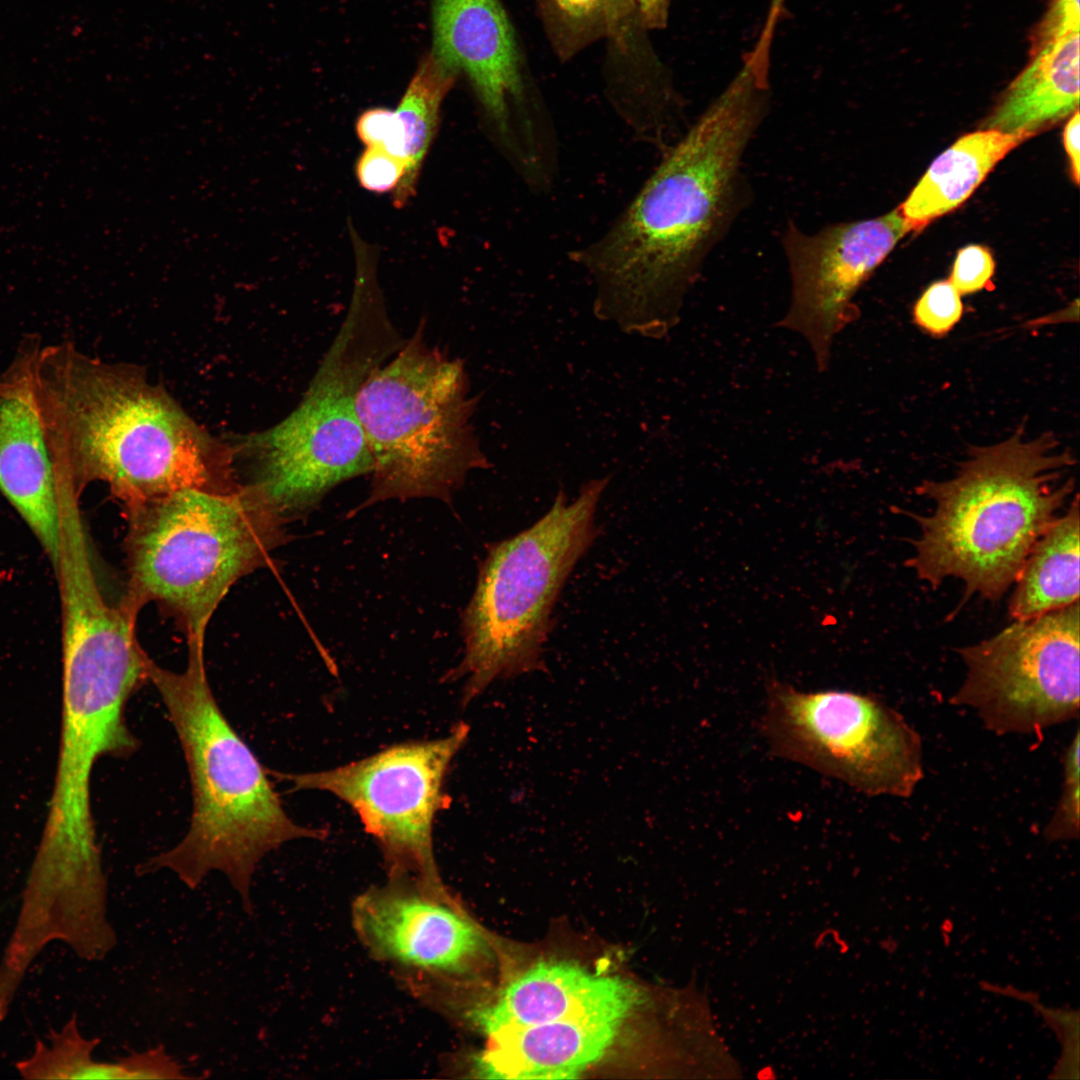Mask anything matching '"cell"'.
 <instances>
[{"instance_id": "obj_1", "label": "cell", "mask_w": 1080, "mask_h": 1080, "mask_svg": "<svg viewBox=\"0 0 1080 1080\" xmlns=\"http://www.w3.org/2000/svg\"><path fill=\"white\" fill-rule=\"evenodd\" d=\"M768 92L743 64L608 232L572 253L595 280L599 319L652 338L679 322L706 258L751 200L743 160L767 115Z\"/></svg>"}, {"instance_id": "obj_2", "label": "cell", "mask_w": 1080, "mask_h": 1080, "mask_svg": "<svg viewBox=\"0 0 1080 1080\" xmlns=\"http://www.w3.org/2000/svg\"><path fill=\"white\" fill-rule=\"evenodd\" d=\"M30 362L54 467L80 491L104 482L128 509L186 488L239 487L231 447L136 368L103 362L70 343L31 344Z\"/></svg>"}, {"instance_id": "obj_3", "label": "cell", "mask_w": 1080, "mask_h": 1080, "mask_svg": "<svg viewBox=\"0 0 1080 1080\" xmlns=\"http://www.w3.org/2000/svg\"><path fill=\"white\" fill-rule=\"evenodd\" d=\"M203 639L187 640L188 661L173 672L150 659L158 691L183 749L191 779L190 827L173 848L136 867L143 876L168 869L190 889L212 871L226 876L244 911L253 913L252 877L269 852L325 831L295 823L285 812L268 770L221 711L210 687Z\"/></svg>"}, {"instance_id": "obj_4", "label": "cell", "mask_w": 1080, "mask_h": 1080, "mask_svg": "<svg viewBox=\"0 0 1080 1080\" xmlns=\"http://www.w3.org/2000/svg\"><path fill=\"white\" fill-rule=\"evenodd\" d=\"M947 480H924L920 496L934 504L910 516L920 534L906 566L936 589L947 578L965 584V598L998 600L1014 585L1041 535L1074 491L1064 479L1075 465L1051 432L1029 439L1019 427L1007 439L968 450Z\"/></svg>"}, {"instance_id": "obj_5", "label": "cell", "mask_w": 1080, "mask_h": 1080, "mask_svg": "<svg viewBox=\"0 0 1080 1080\" xmlns=\"http://www.w3.org/2000/svg\"><path fill=\"white\" fill-rule=\"evenodd\" d=\"M128 584L138 613L156 603L187 640L205 639L213 613L242 577L285 539L281 515L253 488L181 489L126 509Z\"/></svg>"}, {"instance_id": "obj_6", "label": "cell", "mask_w": 1080, "mask_h": 1080, "mask_svg": "<svg viewBox=\"0 0 1080 1080\" xmlns=\"http://www.w3.org/2000/svg\"><path fill=\"white\" fill-rule=\"evenodd\" d=\"M609 480L588 481L572 502L560 489L537 522L489 547L463 614V657L447 675L465 679L463 705L495 680L548 671L545 646L553 611L597 538L596 510Z\"/></svg>"}, {"instance_id": "obj_7", "label": "cell", "mask_w": 1080, "mask_h": 1080, "mask_svg": "<svg viewBox=\"0 0 1080 1080\" xmlns=\"http://www.w3.org/2000/svg\"><path fill=\"white\" fill-rule=\"evenodd\" d=\"M469 391L463 361L429 345L423 325L369 372L355 398L373 461L367 505L449 501L472 470L491 466L471 422L479 396Z\"/></svg>"}, {"instance_id": "obj_8", "label": "cell", "mask_w": 1080, "mask_h": 1080, "mask_svg": "<svg viewBox=\"0 0 1080 1080\" xmlns=\"http://www.w3.org/2000/svg\"><path fill=\"white\" fill-rule=\"evenodd\" d=\"M397 347L385 324L350 310L296 408L231 446L233 454L252 459L249 486L285 521L309 512L341 482L372 472L355 398L369 372Z\"/></svg>"}, {"instance_id": "obj_9", "label": "cell", "mask_w": 1080, "mask_h": 1080, "mask_svg": "<svg viewBox=\"0 0 1080 1080\" xmlns=\"http://www.w3.org/2000/svg\"><path fill=\"white\" fill-rule=\"evenodd\" d=\"M760 732L775 756L868 796L908 798L923 778L920 735L873 695L770 679Z\"/></svg>"}, {"instance_id": "obj_10", "label": "cell", "mask_w": 1080, "mask_h": 1080, "mask_svg": "<svg viewBox=\"0 0 1080 1080\" xmlns=\"http://www.w3.org/2000/svg\"><path fill=\"white\" fill-rule=\"evenodd\" d=\"M1079 601L1015 622L958 649L965 666L953 705L990 731L1031 734L1078 718Z\"/></svg>"}, {"instance_id": "obj_11", "label": "cell", "mask_w": 1080, "mask_h": 1080, "mask_svg": "<svg viewBox=\"0 0 1080 1080\" xmlns=\"http://www.w3.org/2000/svg\"><path fill=\"white\" fill-rule=\"evenodd\" d=\"M469 731L460 722L443 738L392 745L331 770L268 772L291 783L292 790L326 791L347 803L382 849L393 874L412 871L437 881L433 821L447 801L445 778Z\"/></svg>"}, {"instance_id": "obj_12", "label": "cell", "mask_w": 1080, "mask_h": 1080, "mask_svg": "<svg viewBox=\"0 0 1080 1080\" xmlns=\"http://www.w3.org/2000/svg\"><path fill=\"white\" fill-rule=\"evenodd\" d=\"M907 232L898 209L815 232L787 224L781 241L791 300L779 325L806 339L819 371L829 366L836 335L859 314L855 294Z\"/></svg>"}, {"instance_id": "obj_13", "label": "cell", "mask_w": 1080, "mask_h": 1080, "mask_svg": "<svg viewBox=\"0 0 1080 1080\" xmlns=\"http://www.w3.org/2000/svg\"><path fill=\"white\" fill-rule=\"evenodd\" d=\"M396 880L356 905L355 921L369 948L386 961L434 978L467 972L484 948L477 927L443 897L439 881L420 879L408 886Z\"/></svg>"}, {"instance_id": "obj_14", "label": "cell", "mask_w": 1080, "mask_h": 1080, "mask_svg": "<svg viewBox=\"0 0 1080 1080\" xmlns=\"http://www.w3.org/2000/svg\"><path fill=\"white\" fill-rule=\"evenodd\" d=\"M441 64L471 81L498 140L517 167L523 164L510 101L523 84L514 34L498 0H434L433 50Z\"/></svg>"}, {"instance_id": "obj_15", "label": "cell", "mask_w": 1080, "mask_h": 1080, "mask_svg": "<svg viewBox=\"0 0 1080 1080\" xmlns=\"http://www.w3.org/2000/svg\"><path fill=\"white\" fill-rule=\"evenodd\" d=\"M0 492L55 568L61 539L59 491L34 393L29 345L0 377Z\"/></svg>"}, {"instance_id": "obj_16", "label": "cell", "mask_w": 1080, "mask_h": 1080, "mask_svg": "<svg viewBox=\"0 0 1080 1080\" xmlns=\"http://www.w3.org/2000/svg\"><path fill=\"white\" fill-rule=\"evenodd\" d=\"M638 999L632 985L618 977L596 975L569 962H541L476 1010L473 1019L489 1038L569 1019L623 1022Z\"/></svg>"}, {"instance_id": "obj_17", "label": "cell", "mask_w": 1080, "mask_h": 1080, "mask_svg": "<svg viewBox=\"0 0 1080 1080\" xmlns=\"http://www.w3.org/2000/svg\"><path fill=\"white\" fill-rule=\"evenodd\" d=\"M622 1022L569 1019L510 1030L489 1038L474 1071L490 1079H571L597 1063Z\"/></svg>"}, {"instance_id": "obj_18", "label": "cell", "mask_w": 1080, "mask_h": 1080, "mask_svg": "<svg viewBox=\"0 0 1080 1080\" xmlns=\"http://www.w3.org/2000/svg\"><path fill=\"white\" fill-rule=\"evenodd\" d=\"M1079 33L1031 53V60L1011 82L984 126L1003 133L1041 130L1078 110Z\"/></svg>"}, {"instance_id": "obj_19", "label": "cell", "mask_w": 1080, "mask_h": 1080, "mask_svg": "<svg viewBox=\"0 0 1080 1080\" xmlns=\"http://www.w3.org/2000/svg\"><path fill=\"white\" fill-rule=\"evenodd\" d=\"M1031 137L983 129L959 138L932 162L897 208L908 232H921L933 220L956 209L999 161Z\"/></svg>"}, {"instance_id": "obj_20", "label": "cell", "mask_w": 1080, "mask_h": 1080, "mask_svg": "<svg viewBox=\"0 0 1080 1080\" xmlns=\"http://www.w3.org/2000/svg\"><path fill=\"white\" fill-rule=\"evenodd\" d=\"M49 1043L37 1040L32 1054L16 1062L24 1079H179L183 1065L162 1045L134 1052L116 1061L93 1056L99 1038H86L73 1014L59 1030H51Z\"/></svg>"}, {"instance_id": "obj_21", "label": "cell", "mask_w": 1080, "mask_h": 1080, "mask_svg": "<svg viewBox=\"0 0 1080 1080\" xmlns=\"http://www.w3.org/2000/svg\"><path fill=\"white\" fill-rule=\"evenodd\" d=\"M1009 613L1026 620L1079 600L1078 495L1041 535L1014 583Z\"/></svg>"}, {"instance_id": "obj_22", "label": "cell", "mask_w": 1080, "mask_h": 1080, "mask_svg": "<svg viewBox=\"0 0 1080 1080\" xmlns=\"http://www.w3.org/2000/svg\"><path fill=\"white\" fill-rule=\"evenodd\" d=\"M455 74L432 54L428 55L418 66L396 109L404 128L407 164L394 191L396 208H402L415 194L423 162L438 130L441 104Z\"/></svg>"}, {"instance_id": "obj_23", "label": "cell", "mask_w": 1080, "mask_h": 1080, "mask_svg": "<svg viewBox=\"0 0 1080 1080\" xmlns=\"http://www.w3.org/2000/svg\"><path fill=\"white\" fill-rule=\"evenodd\" d=\"M553 42L562 56H571L608 36L618 44L611 0H541Z\"/></svg>"}, {"instance_id": "obj_24", "label": "cell", "mask_w": 1080, "mask_h": 1080, "mask_svg": "<svg viewBox=\"0 0 1080 1080\" xmlns=\"http://www.w3.org/2000/svg\"><path fill=\"white\" fill-rule=\"evenodd\" d=\"M961 295L947 280L931 284L916 302L915 323L932 336L946 335L961 319Z\"/></svg>"}, {"instance_id": "obj_25", "label": "cell", "mask_w": 1080, "mask_h": 1080, "mask_svg": "<svg viewBox=\"0 0 1080 1080\" xmlns=\"http://www.w3.org/2000/svg\"><path fill=\"white\" fill-rule=\"evenodd\" d=\"M1079 746L1077 730L1064 756L1062 794L1045 829L1050 840H1070L1079 836Z\"/></svg>"}, {"instance_id": "obj_26", "label": "cell", "mask_w": 1080, "mask_h": 1080, "mask_svg": "<svg viewBox=\"0 0 1080 1080\" xmlns=\"http://www.w3.org/2000/svg\"><path fill=\"white\" fill-rule=\"evenodd\" d=\"M355 128L360 141L367 147L381 148L406 162L405 133L396 110L368 109L360 114Z\"/></svg>"}, {"instance_id": "obj_27", "label": "cell", "mask_w": 1080, "mask_h": 1080, "mask_svg": "<svg viewBox=\"0 0 1080 1080\" xmlns=\"http://www.w3.org/2000/svg\"><path fill=\"white\" fill-rule=\"evenodd\" d=\"M405 172L406 162L403 159L378 147H366L355 166L359 184L375 193L395 191Z\"/></svg>"}, {"instance_id": "obj_28", "label": "cell", "mask_w": 1080, "mask_h": 1080, "mask_svg": "<svg viewBox=\"0 0 1080 1080\" xmlns=\"http://www.w3.org/2000/svg\"><path fill=\"white\" fill-rule=\"evenodd\" d=\"M994 260L990 251L980 245L960 249L948 279L959 294H971L985 288L994 274Z\"/></svg>"}, {"instance_id": "obj_29", "label": "cell", "mask_w": 1080, "mask_h": 1080, "mask_svg": "<svg viewBox=\"0 0 1080 1080\" xmlns=\"http://www.w3.org/2000/svg\"><path fill=\"white\" fill-rule=\"evenodd\" d=\"M1079 0H1052L1031 38V53L1041 47L1079 33Z\"/></svg>"}, {"instance_id": "obj_30", "label": "cell", "mask_w": 1080, "mask_h": 1080, "mask_svg": "<svg viewBox=\"0 0 1080 1080\" xmlns=\"http://www.w3.org/2000/svg\"><path fill=\"white\" fill-rule=\"evenodd\" d=\"M786 0H770L766 21L760 37L751 52L744 56L753 73L763 81H769L770 50L778 21Z\"/></svg>"}, {"instance_id": "obj_31", "label": "cell", "mask_w": 1080, "mask_h": 1080, "mask_svg": "<svg viewBox=\"0 0 1080 1080\" xmlns=\"http://www.w3.org/2000/svg\"><path fill=\"white\" fill-rule=\"evenodd\" d=\"M1079 132L1080 118L1078 109L1067 122L1063 133L1064 146L1071 161L1072 175L1076 184L1079 183L1080 178Z\"/></svg>"}, {"instance_id": "obj_32", "label": "cell", "mask_w": 1080, "mask_h": 1080, "mask_svg": "<svg viewBox=\"0 0 1080 1080\" xmlns=\"http://www.w3.org/2000/svg\"><path fill=\"white\" fill-rule=\"evenodd\" d=\"M642 23L651 29L663 28L668 17V0H636Z\"/></svg>"}, {"instance_id": "obj_33", "label": "cell", "mask_w": 1080, "mask_h": 1080, "mask_svg": "<svg viewBox=\"0 0 1080 1080\" xmlns=\"http://www.w3.org/2000/svg\"><path fill=\"white\" fill-rule=\"evenodd\" d=\"M611 5L619 31L624 34L630 32L634 0H611Z\"/></svg>"}]
</instances>
